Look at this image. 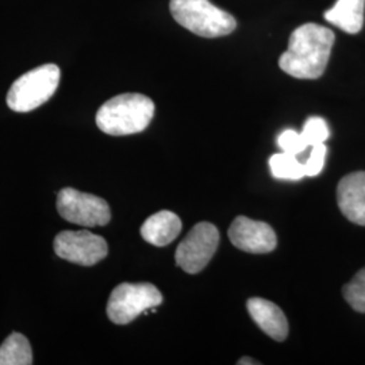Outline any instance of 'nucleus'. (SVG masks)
Instances as JSON below:
<instances>
[{"label": "nucleus", "instance_id": "1", "mask_svg": "<svg viewBox=\"0 0 365 365\" xmlns=\"http://www.w3.org/2000/svg\"><path fill=\"white\" fill-rule=\"evenodd\" d=\"M334 41L336 36L330 29L304 24L292 31L288 49L279 58V66L292 78H319L327 71Z\"/></svg>", "mask_w": 365, "mask_h": 365}, {"label": "nucleus", "instance_id": "2", "mask_svg": "<svg viewBox=\"0 0 365 365\" xmlns=\"http://www.w3.org/2000/svg\"><path fill=\"white\" fill-rule=\"evenodd\" d=\"M155 117V103L143 93L111 98L96 114V125L108 135H130L144 131Z\"/></svg>", "mask_w": 365, "mask_h": 365}, {"label": "nucleus", "instance_id": "3", "mask_svg": "<svg viewBox=\"0 0 365 365\" xmlns=\"http://www.w3.org/2000/svg\"><path fill=\"white\" fill-rule=\"evenodd\" d=\"M170 11L180 26L205 38L229 36L237 27L235 16L210 0H170Z\"/></svg>", "mask_w": 365, "mask_h": 365}, {"label": "nucleus", "instance_id": "4", "mask_svg": "<svg viewBox=\"0 0 365 365\" xmlns=\"http://www.w3.org/2000/svg\"><path fill=\"white\" fill-rule=\"evenodd\" d=\"M60 68L45 64L16 78L7 93V106L15 113H29L46 103L60 83Z\"/></svg>", "mask_w": 365, "mask_h": 365}, {"label": "nucleus", "instance_id": "5", "mask_svg": "<svg viewBox=\"0 0 365 365\" xmlns=\"http://www.w3.org/2000/svg\"><path fill=\"white\" fill-rule=\"evenodd\" d=\"M161 303L163 295L152 283H122L110 295L107 317L115 325H128Z\"/></svg>", "mask_w": 365, "mask_h": 365}, {"label": "nucleus", "instance_id": "6", "mask_svg": "<svg viewBox=\"0 0 365 365\" xmlns=\"http://www.w3.org/2000/svg\"><path fill=\"white\" fill-rule=\"evenodd\" d=\"M220 245V232L210 222H199L176 249L175 260L184 272L195 274L203 271Z\"/></svg>", "mask_w": 365, "mask_h": 365}, {"label": "nucleus", "instance_id": "7", "mask_svg": "<svg viewBox=\"0 0 365 365\" xmlns=\"http://www.w3.org/2000/svg\"><path fill=\"white\" fill-rule=\"evenodd\" d=\"M57 211L66 221L86 226H106L111 220L110 206L99 196L64 188L57 196Z\"/></svg>", "mask_w": 365, "mask_h": 365}, {"label": "nucleus", "instance_id": "8", "mask_svg": "<svg viewBox=\"0 0 365 365\" xmlns=\"http://www.w3.org/2000/svg\"><path fill=\"white\" fill-rule=\"evenodd\" d=\"M53 247L58 257L83 267H92L108 255L105 238L88 230L61 232L56 235Z\"/></svg>", "mask_w": 365, "mask_h": 365}, {"label": "nucleus", "instance_id": "9", "mask_svg": "<svg viewBox=\"0 0 365 365\" xmlns=\"http://www.w3.org/2000/svg\"><path fill=\"white\" fill-rule=\"evenodd\" d=\"M229 238L235 248L255 255L269 253L277 245L276 233L268 223L242 215L237 217L229 227Z\"/></svg>", "mask_w": 365, "mask_h": 365}, {"label": "nucleus", "instance_id": "10", "mask_svg": "<svg viewBox=\"0 0 365 365\" xmlns=\"http://www.w3.org/2000/svg\"><path fill=\"white\" fill-rule=\"evenodd\" d=\"M337 203L346 220L365 226V172L344 176L337 187Z\"/></svg>", "mask_w": 365, "mask_h": 365}, {"label": "nucleus", "instance_id": "11", "mask_svg": "<svg viewBox=\"0 0 365 365\" xmlns=\"http://www.w3.org/2000/svg\"><path fill=\"white\" fill-rule=\"evenodd\" d=\"M248 313L256 325L274 341H284L288 336V321L279 306L262 298H250Z\"/></svg>", "mask_w": 365, "mask_h": 365}, {"label": "nucleus", "instance_id": "12", "mask_svg": "<svg viewBox=\"0 0 365 365\" xmlns=\"http://www.w3.org/2000/svg\"><path fill=\"white\" fill-rule=\"evenodd\" d=\"M182 232V220L172 211L163 210L150 215L141 226V235L155 247H167Z\"/></svg>", "mask_w": 365, "mask_h": 365}, {"label": "nucleus", "instance_id": "13", "mask_svg": "<svg viewBox=\"0 0 365 365\" xmlns=\"http://www.w3.org/2000/svg\"><path fill=\"white\" fill-rule=\"evenodd\" d=\"M365 0H337L324 14L327 22L348 34H357L364 25Z\"/></svg>", "mask_w": 365, "mask_h": 365}, {"label": "nucleus", "instance_id": "14", "mask_svg": "<svg viewBox=\"0 0 365 365\" xmlns=\"http://www.w3.org/2000/svg\"><path fill=\"white\" fill-rule=\"evenodd\" d=\"M33 364L29 339L21 333H11L0 345V365Z\"/></svg>", "mask_w": 365, "mask_h": 365}, {"label": "nucleus", "instance_id": "15", "mask_svg": "<svg viewBox=\"0 0 365 365\" xmlns=\"http://www.w3.org/2000/svg\"><path fill=\"white\" fill-rule=\"evenodd\" d=\"M269 168L276 179L280 180H299L306 176L304 164L298 161L295 155L276 153L269 158Z\"/></svg>", "mask_w": 365, "mask_h": 365}, {"label": "nucleus", "instance_id": "16", "mask_svg": "<svg viewBox=\"0 0 365 365\" xmlns=\"http://www.w3.org/2000/svg\"><path fill=\"white\" fill-rule=\"evenodd\" d=\"M342 295L354 312L365 313V268L342 288Z\"/></svg>", "mask_w": 365, "mask_h": 365}, {"label": "nucleus", "instance_id": "17", "mask_svg": "<svg viewBox=\"0 0 365 365\" xmlns=\"http://www.w3.org/2000/svg\"><path fill=\"white\" fill-rule=\"evenodd\" d=\"M302 135L312 148L315 145L325 144L327 138L330 137L327 120L321 117L309 118L303 126Z\"/></svg>", "mask_w": 365, "mask_h": 365}, {"label": "nucleus", "instance_id": "18", "mask_svg": "<svg viewBox=\"0 0 365 365\" xmlns=\"http://www.w3.org/2000/svg\"><path fill=\"white\" fill-rule=\"evenodd\" d=\"M277 145H279V148H280L283 152L295 155V156L303 153V152L309 148V144L306 143V140H304V137L302 135V133L291 130V129L283 131V133L277 137Z\"/></svg>", "mask_w": 365, "mask_h": 365}, {"label": "nucleus", "instance_id": "19", "mask_svg": "<svg viewBox=\"0 0 365 365\" xmlns=\"http://www.w3.org/2000/svg\"><path fill=\"white\" fill-rule=\"evenodd\" d=\"M327 148L325 144L315 145L313 146V150L307 161L304 163V170L306 176L309 178H315L318 176L324 167H325V158H327Z\"/></svg>", "mask_w": 365, "mask_h": 365}, {"label": "nucleus", "instance_id": "20", "mask_svg": "<svg viewBox=\"0 0 365 365\" xmlns=\"http://www.w3.org/2000/svg\"><path fill=\"white\" fill-rule=\"evenodd\" d=\"M237 364L238 365H257L260 364L259 361H255L253 359H250V357H242V359H240L238 361H237Z\"/></svg>", "mask_w": 365, "mask_h": 365}]
</instances>
